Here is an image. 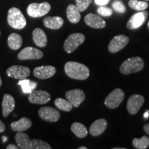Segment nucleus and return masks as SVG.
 <instances>
[{"mask_svg": "<svg viewBox=\"0 0 149 149\" xmlns=\"http://www.w3.org/2000/svg\"><path fill=\"white\" fill-rule=\"evenodd\" d=\"M97 13L100 15L104 17H109L113 14V10L111 8H108V7L104 6H100L97 8Z\"/></svg>", "mask_w": 149, "mask_h": 149, "instance_id": "nucleus-33", "label": "nucleus"}, {"mask_svg": "<svg viewBox=\"0 0 149 149\" xmlns=\"http://www.w3.org/2000/svg\"><path fill=\"white\" fill-rule=\"evenodd\" d=\"M51 6L49 3H32L27 8V13L33 18L41 17L46 15L51 10Z\"/></svg>", "mask_w": 149, "mask_h": 149, "instance_id": "nucleus-5", "label": "nucleus"}, {"mask_svg": "<svg viewBox=\"0 0 149 149\" xmlns=\"http://www.w3.org/2000/svg\"><path fill=\"white\" fill-rule=\"evenodd\" d=\"M55 105L58 109L65 112L70 111L72 109V107H73L69 101L62 98L56 99L55 101Z\"/></svg>", "mask_w": 149, "mask_h": 149, "instance_id": "nucleus-27", "label": "nucleus"}, {"mask_svg": "<svg viewBox=\"0 0 149 149\" xmlns=\"http://www.w3.org/2000/svg\"><path fill=\"white\" fill-rule=\"evenodd\" d=\"M72 132L79 138H84L88 135V130L84 124L79 122L72 124L70 127Z\"/></svg>", "mask_w": 149, "mask_h": 149, "instance_id": "nucleus-25", "label": "nucleus"}, {"mask_svg": "<svg viewBox=\"0 0 149 149\" xmlns=\"http://www.w3.org/2000/svg\"><path fill=\"white\" fill-rule=\"evenodd\" d=\"M7 21L9 26L15 29H23L26 25V19L25 17L22 14V11L15 7L9 9Z\"/></svg>", "mask_w": 149, "mask_h": 149, "instance_id": "nucleus-3", "label": "nucleus"}, {"mask_svg": "<svg viewBox=\"0 0 149 149\" xmlns=\"http://www.w3.org/2000/svg\"><path fill=\"white\" fill-rule=\"evenodd\" d=\"M28 100L32 104H44L51 100V95L45 91L34 90L29 93Z\"/></svg>", "mask_w": 149, "mask_h": 149, "instance_id": "nucleus-11", "label": "nucleus"}, {"mask_svg": "<svg viewBox=\"0 0 149 149\" xmlns=\"http://www.w3.org/2000/svg\"><path fill=\"white\" fill-rule=\"evenodd\" d=\"M144 130L145 133L149 135V124H146L144 126Z\"/></svg>", "mask_w": 149, "mask_h": 149, "instance_id": "nucleus-37", "label": "nucleus"}, {"mask_svg": "<svg viewBox=\"0 0 149 149\" xmlns=\"http://www.w3.org/2000/svg\"><path fill=\"white\" fill-rule=\"evenodd\" d=\"M129 38L124 35H119L114 37L109 44V51L112 53H117L128 44Z\"/></svg>", "mask_w": 149, "mask_h": 149, "instance_id": "nucleus-9", "label": "nucleus"}, {"mask_svg": "<svg viewBox=\"0 0 149 149\" xmlns=\"http://www.w3.org/2000/svg\"><path fill=\"white\" fill-rule=\"evenodd\" d=\"M39 115L42 120L49 122H57L60 118V113L57 109L50 107L41 108L38 111Z\"/></svg>", "mask_w": 149, "mask_h": 149, "instance_id": "nucleus-13", "label": "nucleus"}, {"mask_svg": "<svg viewBox=\"0 0 149 149\" xmlns=\"http://www.w3.org/2000/svg\"><path fill=\"white\" fill-rule=\"evenodd\" d=\"M144 67V61L141 57H133L124 61L120 66V70L123 74H129L141 71Z\"/></svg>", "mask_w": 149, "mask_h": 149, "instance_id": "nucleus-2", "label": "nucleus"}, {"mask_svg": "<svg viewBox=\"0 0 149 149\" xmlns=\"http://www.w3.org/2000/svg\"><path fill=\"white\" fill-rule=\"evenodd\" d=\"M110 0H95V3L98 6H105L109 2Z\"/></svg>", "mask_w": 149, "mask_h": 149, "instance_id": "nucleus-34", "label": "nucleus"}, {"mask_svg": "<svg viewBox=\"0 0 149 149\" xmlns=\"http://www.w3.org/2000/svg\"><path fill=\"white\" fill-rule=\"evenodd\" d=\"M146 1H149V0H146Z\"/></svg>", "mask_w": 149, "mask_h": 149, "instance_id": "nucleus-44", "label": "nucleus"}, {"mask_svg": "<svg viewBox=\"0 0 149 149\" xmlns=\"http://www.w3.org/2000/svg\"><path fill=\"white\" fill-rule=\"evenodd\" d=\"M22 37L17 33H11L8 37V45L12 50H18L22 46Z\"/></svg>", "mask_w": 149, "mask_h": 149, "instance_id": "nucleus-24", "label": "nucleus"}, {"mask_svg": "<svg viewBox=\"0 0 149 149\" xmlns=\"http://www.w3.org/2000/svg\"><path fill=\"white\" fill-rule=\"evenodd\" d=\"M2 140H3V142L4 143L5 141H6V140H7V137H5V136H3V137H2Z\"/></svg>", "mask_w": 149, "mask_h": 149, "instance_id": "nucleus-39", "label": "nucleus"}, {"mask_svg": "<svg viewBox=\"0 0 149 149\" xmlns=\"http://www.w3.org/2000/svg\"><path fill=\"white\" fill-rule=\"evenodd\" d=\"M18 148H19L18 146H17L16 145L13 144H8V146H6V149H18Z\"/></svg>", "mask_w": 149, "mask_h": 149, "instance_id": "nucleus-36", "label": "nucleus"}, {"mask_svg": "<svg viewBox=\"0 0 149 149\" xmlns=\"http://www.w3.org/2000/svg\"><path fill=\"white\" fill-rule=\"evenodd\" d=\"M6 130V126L2 121L0 120V133H3Z\"/></svg>", "mask_w": 149, "mask_h": 149, "instance_id": "nucleus-35", "label": "nucleus"}, {"mask_svg": "<svg viewBox=\"0 0 149 149\" xmlns=\"http://www.w3.org/2000/svg\"><path fill=\"white\" fill-rule=\"evenodd\" d=\"M15 141L19 148L31 149V147H30L31 139L27 134L23 132H17V133L15 135Z\"/></svg>", "mask_w": 149, "mask_h": 149, "instance_id": "nucleus-23", "label": "nucleus"}, {"mask_svg": "<svg viewBox=\"0 0 149 149\" xmlns=\"http://www.w3.org/2000/svg\"><path fill=\"white\" fill-rule=\"evenodd\" d=\"M31 149H51V146L46 141L33 139L30 142Z\"/></svg>", "mask_w": 149, "mask_h": 149, "instance_id": "nucleus-30", "label": "nucleus"}, {"mask_svg": "<svg viewBox=\"0 0 149 149\" xmlns=\"http://www.w3.org/2000/svg\"><path fill=\"white\" fill-rule=\"evenodd\" d=\"M55 73L56 68L53 66H38L33 70V74L35 77L40 79H46L51 78Z\"/></svg>", "mask_w": 149, "mask_h": 149, "instance_id": "nucleus-15", "label": "nucleus"}, {"mask_svg": "<svg viewBox=\"0 0 149 149\" xmlns=\"http://www.w3.org/2000/svg\"><path fill=\"white\" fill-rule=\"evenodd\" d=\"M128 6L133 10L142 11L148 8V3L146 1H138V0H130L128 1Z\"/></svg>", "mask_w": 149, "mask_h": 149, "instance_id": "nucleus-29", "label": "nucleus"}, {"mask_svg": "<svg viewBox=\"0 0 149 149\" xmlns=\"http://www.w3.org/2000/svg\"><path fill=\"white\" fill-rule=\"evenodd\" d=\"M0 35H1V32H0Z\"/></svg>", "mask_w": 149, "mask_h": 149, "instance_id": "nucleus-42", "label": "nucleus"}, {"mask_svg": "<svg viewBox=\"0 0 149 149\" xmlns=\"http://www.w3.org/2000/svg\"><path fill=\"white\" fill-rule=\"evenodd\" d=\"M124 91L120 88H115L111 91L109 95L107 97L104 101V104L109 109H113L117 108L124 100Z\"/></svg>", "mask_w": 149, "mask_h": 149, "instance_id": "nucleus-6", "label": "nucleus"}, {"mask_svg": "<svg viewBox=\"0 0 149 149\" xmlns=\"http://www.w3.org/2000/svg\"><path fill=\"white\" fill-rule=\"evenodd\" d=\"M64 71L71 79L77 80L86 79L90 74L88 67L76 61L66 62L64 65Z\"/></svg>", "mask_w": 149, "mask_h": 149, "instance_id": "nucleus-1", "label": "nucleus"}, {"mask_svg": "<svg viewBox=\"0 0 149 149\" xmlns=\"http://www.w3.org/2000/svg\"><path fill=\"white\" fill-rule=\"evenodd\" d=\"M66 16L70 22L72 24H77L81 19V14L79 8L76 5L70 4L66 8Z\"/></svg>", "mask_w": 149, "mask_h": 149, "instance_id": "nucleus-22", "label": "nucleus"}, {"mask_svg": "<svg viewBox=\"0 0 149 149\" xmlns=\"http://www.w3.org/2000/svg\"><path fill=\"white\" fill-rule=\"evenodd\" d=\"M6 74L8 77L21 80L29 77L31 74V70L26 66L15 65L9 67L6 70Z\"/></svg>", "mask_w": 149, "mask_h": 149, "instance_id": "nucleus-7", "label": "nucleus"}, {"mask_svg": "<svg viewBox=\"0 0 149 149\" xmlns=\"http://www.w3.org/2000/svg\"><path fill=\"white\" fill-rule=\"evenodd\" d=\"M86 37L82 33H77L70 34L65 40L64 44V51L68 53H71L84 42Z\"/></svg>", "mask_w": 149, "mask_h": 149, "instance_id": "nucleus-4", "label": "nucleus"}, {"mask_svg": "<svg viewBox=\"0 0 149 149\" xmlns=\"http://www.w3.org/2000/svg\"><path fill=\"white\" fill-rule=\"evenodd\" d=\"M112 7L116 12L120 13H124L126 10L125 6H124L122 1H120V0H115V1H113Z\"/></svg>", "mask_w": 149, "mask_h": 149, "instance_id": "nucleus-32", "label": "nucleus"}, {"mask_svg": "<svg viewBox=\"0 0 149 149\" xmlns=\"http://www.w3.org/2000/svg\"><path fill=\"white\" fill-rule=\"evenodd\" d=\"M133 145L135 148L145 149L149 146V137L143 136L141 138H134L133 139Z\"/></svg>", "mask_w": 149, "mask_h": 149, "instance_id": "nucleus-28", "label": "nucleus"}, {"mask_svg": "<svg viewBox=\"0 0 149 149\" xmlns=\"http://www.w3.org/2000/svg\"><path fill=\"white\" fill-rule=\"evenodd\" d=\"M15 107V99L10 94H5L2 100V114L3 117H8Z\"/></svg>", "mask_w": 149, "mask_h": 149, "instance_id": "nucleus-17", "label": "nucleus"}, {"mask_svg": "<svg viewBox=\"0 0 149 149\" xmlns=\"http://www.w3.org/2000/svg\"><path fill=\"white\" fill-rule=\"evenodd\" d=\"M33 42L37 46L45 47L47 44V37L44 31L41 29H35L33 32Z\"/></svg>", "mask_w": 149, "mask_h": 149, "instance_id": "nucleus-21", "label": "nucleus"}, {"mask_svg": "<svg viewBox=\"0 0 149 149\" xmlns=\"http://www.w3.org/2000/svg\"><path fill=\"white\" fill-rule=\"evenodd\" d=\"M33 123L27 117H22L19 120L13 122L10 124V127L13 131L24 132L29 129L32 126Z\"/></svg>", "mask_w": 149, "mask_h": 149, "instance_id": "nucleus-19", "label": "nucleus"}, {"mask_svg": "<svg viewBox=\"0 0 149 149\" xmlns=\"http://www.w3.org/2000/svg\"><path fill=\"white\" fill-rule=\"evenodd\" d=\"M79 149H87V147H86V146H81V147H79Z\"/></svg>", "mask_w": 149, "mask_h": 149, "instance_id": "nucleus-41", "label": "nucleus"}, {"mask_svg": "<svg viewBox=\"0 0 149 149\" xmlns=\"http://www.w3.org/2000/svg\"><path fill=\"white\" fill-rule=\"evenodd\" d=\"M148 12L144 10L134 14L127 22V24H126L127 29L134 30L141 26L143 24L146 22V19L148 17Z\"/></svg>", "mask_w": 149, "mask_h": 149, "instance_id": "nucleus-12", "label": "nucleus"}, {"mask_svg": "<svg viewBox=\"0 0 149 149\" xmlns=\"http://www.w3.org/2000/svg\"><path fill=\"white\" fill-rule=\"evenodd\" d=\"M93 0H75L76 6L80 12H83L88 8Z\"/></svg>", "mask_w": 149, "mask_h": 149, "instance_id": "nucleus-31", "label": "nucleus"}, {"mask_svg": "<svg viewBox=\"0 0 149 149\" xmlns=\"http://www.w3.org/2000/svg\"><path fill=\"white\" fill-rule=\"evenodd\" d=\"M144 103V97L141 95L135 94L128 98L126 109L130 114L135 115Z\"/></svg>", "mask_w": 149, "mask_h": 149, "instance_id": "nucleus-8", "label": "nucleus"}, {"mask_svg": "<svg viewBox=\"0 0 149 149\" xmlns=\"http://www.w3.org/2000/svg\"><path fill=\"white\" fill-rule=\"evenodd\" d=\"M108 126L107 121L104 118L99 119L91 124L89 132L93 136H99L105 131Z\"/></svg>", "mask_w": 149, "mask_h": 149, "instance_id": "nucleus-18", "label": "nucleus"}, {"mask_svg": "<svg viewBox=\"0 0 149 149\" xmlns=\"http://www.w3.org/2000/svg\"><path fill=\"white\" fill-rule=\"evenodd\" d=\"M148 116H149V111H147L144 114V117L145 119H147L148 117Z\"/></svg>", "mask_w": 149, "mask_h": 149, "instance_id": "nucleus-38", "label": "nucleus"}, {"mask_svg": "<svg viewBox=\"0 0 149 149\" xmlns=\"http://www.w3.org/2000/svg\"><path fill=\"white\" fill-rule=\"evenodd\" d=\"M85 23L93 29H104L107 25V23L103 19L97 15L89 13L85 16Z\"/></svg>", "mask_w": 149, "mask_h": 149, "instance_id": "nucleus-16", "label": "nucleus"}, {"mask_svg": "<svg viewBox=\"0 0 149 149\" xmlns=\"http://www.w3.org/2000/svg\"><path fill=\"white\" fill-rule=\"evenodd\" d=\"M148 26H149V22H148Z\"/></svg>", "mask_w": 149, "mask_h": 149, "instance_id": "nucleus-43", "label": "nucleus"}, {"mask_svg": "<svg viewBox=\"0 0 149 149\" xmlns=\"http://www.w3.org/2000/svg\"><path fill=\"white\" fill-rule=\"evenodd\" d=\"M66 97L73 107L77 108L85 100V93L81 89H73L67 91Z\"/></svg>", "mask_w": 149, "mask_h": 149, "instance_id": "nucleus-14", "label": "nucleus"}, {"mask_svg": "<svg viewBox=\"0 0 149 149\" xmlns=\"http://www.w3.org/2000/svg\"><path fill=\"white\" fill-rule=\"evenodd\" d=\"M44 54L42 51L37 48L28 46L22 49L17 55V58L20 60H28V59H40L42 58Z\"/></svg>", "mask_w": 149, "mask_h": 149, "instance_id": "nucleus-10", "label": "nucleus"}, {"mask_svg": "<svg viewBox=\"0 0 149 149\" xmlns=\"http://www.w3.org/2000/svg\"><path fill=\"white\" fill-rule=\"evenodd\" d=\"M18 85L21 86L22 91H23L24 93H26V94L31 93L37 87L36 82L32 81L31 79H28L27 78L20 80L18 82Z\"/></svg>", "mask_w": 149, "mask_h": 149, "instance_id": "nucleus-26", "label": "nucleus"}, {"mask_svg": "<svg viewBox=\"0 0 149 149\" xmlns=\"http://www.w3.org/2000/svg\"><path fill=\"white\" fill-rule=\"evenodd\" d=\"M44 25L52 30H58L62 27L64 19L60 17H46L43 20Z\"/></svg>", "mask_w": 149, "mask_h": 149, "instance_id": "nucleus-20", "label": "nucleus"}, {"mask_svg": "<svg viewBox=\"0 0 149 149\" xmlns=\"http://www.w3.org/2000/svg\"><path fill=\"white\" fill-rule=\"evenodd\" d=\"M1 85H2V80H1V76H0V87L1 86Z\"/></svg>", "mask_w": 149, "mask_h": 149, "instance_id": "nucleus-40", "label": "nucleus"}]
</instances>
